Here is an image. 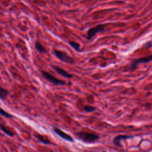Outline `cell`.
I'll return each mask as SVG.
<instances>
[{
  "mask_svg": "<svg viewBox=\"0 0 152 152\" xmlns=\"http://www.w3.org/2000/svg\"><path fill=\"white\" fill-rule=\"evenodd\" d=\"M76 136L81 141L87 143H95L99 139V136L98 134L84 131H81L76 133Z\"/></svg>",
  "mask_w": 152,
  "mask_h": 152,
  "instance_id": "1",
  "label": "cell"
},
{
  "mask_svg": "<svg viewBox=\"0 0 152 152\" xmlns=\"http://www.w3.org/2000/svg\"><path fill=\"white\" fill-rule=\"evenodd\" d=\"M42 75L43 77L48 81L51 83L55 85H60V86H63L65 84V81L59 80L58 79L56 78L53 75H52L50 73L45 71H41Z\"/></svg>",
  "mask_w": 152,
  "mask_h": 152,
  "instance_id": "2",
  "label": "cell"
},
{
  "mask_svg": "<svg viewBox=\"0 0 152 152\" xmlns=\"http://www.w3.org/2000/svg\"><path fill=\"white\" fill-rule=\"evenodd\" d=\"M55 55L61 61L67 64H73L74 63V60L70 57L69 55H67L66 53L60 51L59 50L55 49L54 50Z\"/></svg>",
  "mask_w": 152,
  "mask_h": 152,
  "instance_id": "3",
  "label": "cell"
},
{
  "mask_svg": "<svg viewBox=\"0 0 152 152\" xmlns=\"http://www.w3.org/2000/svg\"><path fill=\"white\" fill-rule=\"evenodd\" d=\"M152 61V54L150 55L149 56L144 57V58H141L139 59H137V60H134L132 61L131 64V71H134L136 69L137 67L139 64L141 63H147Z\"/></svg>",
  "mask_w": 152,
  "mask_h": 152,
  "instance_id": "4",
  "label": "cell"
},
{
  "mask_svg": "<svg viewBox=\"0 0 152 152\" xmlns=\"http://www.w3.org/2000/svg\"><path fill=\"white\" fill-rule=\"evenodd\" d=\"M105 26L104 24H99L95 28H92L90 29L87 33V39H90L93 37L97 33L102 32L105 30Z\"/></svg>",
  "mask_w": 152,
  "mask_h": 152,
  "instance_id": "5",
  "label": "cell"
},
{
  "mask_svg": "<svg viewBox=\"0 0 152 152\" xmlns=\"http://www.w3.org/2000/svg\"><path fill=\"white\" fill-rule=\"evenodd\" d=\"M54 131L55 132L56 134L58 135V136H60L63 139H64L67 141H69V142H73L74 140L71 136H70V135H69V134H67V133L64 132V131H63L60 129H59L58 128H54Z\"/></svg>",
  "mask_w": 152,
  "mask_h": 152,
  "instance_id": "6",
  "label": "cell"
},
{
  "mask_svg": "<svg viewBox=\"0 0 152 152\" xmlns=\"http://www.w3.org/2000/svg\"><path fill=\"white\" fill-rule=\"evenodd\" d=\"M52 68L54 69V70H55L57 73H58L59 74L61 75L62 76H63V77H65V78H67V79H71V78H72V77H73L72 74L69 73L67 72V71H65V70H64V69H61V67H60L53 65V66H52Z\"/></svg>",
  "mask_w": 152,
  "mask_h": 152,
  "instance_id": "7",
  "label": "cell"
},
{
  "mask_svg": "<svg viewBox=\"0 0 152 152\" xmlns=\"http://www.w3.org/2000/svg\"><path fill=\"white\" fill-rule=\"evenodd\" d=\"M132 138L131 136H127V135H120V136H118L114 138L113 140V143L116 146H119L121 147V141L122 140H126Z\"/></svg>",
  "mask_w": 152,
  "mask_h": 152,
  "instance_id": "8",
  "label": "cell"
},
{
  "mask_svg": "<svg viewBox=\"0 0 152 152\" xmlns=\"http://www.w3.org/2000/svg\"><path fill=\"white\" fill-rule=\"evenodd\" d=\"M35 48L36 49V50L39 53L44 54V53H45L46 52V50L45 48L43 45H42V44L38 40L35 42Z\"/></svg>",
  "mask_w": 152,
  "mask_h": 152,
  "instance_id": "9",
  "label": "cell"
},
{
  "mask_svg": "<svg viewBox=\"0 0 152 152\" xmlns=\"http://www.w3.org/2000/svg\"><path fill=\"white\" fill-rule=\"evenodd\" d=\"M0 130H2L4 133H5L8 136H9L10 137H13L14 134L13 133V132L10 130L8 129V128H7L6 126H5L4 125H2V124H0Z\"/></svg>",
  "mask_w": 152,
  "mask_h": 152,
  "instance_id": "10",
  "label": "cell"
},
{
  "mask_svg": "<svg viewBox=\"0 0 152 152\" xmlns=\"http://www.w3.org/2000/svg\"><path fill=\"white\" fill-rule=\"evenodd\" d=\"M36 137L39 140V141H40L41 143H44L45 145H50V141L48 140V139H46L45 137H44V136H41L40 134H36L35 135Z\"/></svg>",
  "mask_w": 152,
  "mask_h": 152,
  "instance_id": "11",
  "label": "cell"
},
{
  "mask_svg": "<svg viewBox=\"0 0 152 152\" xmlns=\"http://www.w3.org/2000/svg\"><path fill=\"white\" fill-rule=\"evenodd\" d=\"M8 95V91L5 89L0 87V99L2 100H5Z\"/></svg>",
  "mask_w": 152,
  "mask_h": 152,
  "instance_id": "12",
  "label": "cell"
},
{
  "mask_svg": "<svg viewBox=\"0 0 152 152\" xmlns=\"http://www.w3.org/2000/svg\"><path fill=\"white\" fill-rule=\"evenodd\" d=\"M0 115L7 118H12L14 117L11 114L6 112L1 108H0Z\"/></svg>",
  "mask_w": 152,
  "mask_h": 152,
  "instance_id": "13",
  "label": "cell"
},
{
  "mask_svg": "<svg viewBox=\"0 0 152 152\" xmlns=\"http://www.w3.org/2000/svg\"><path fill=\"white\" fill-rule=\"evenodd\" d=\"M69 44L75 50H77V51H80V45L78 43H77V42H75L74 41H70L69 42Z\"/></svg>",
  "mask_w": 152,
  "mask_h": 152,
  "instance_id": "14",
  "label": "cell"
},
{
  "mask_svg": "<svg viewBox=\"0 0 152 152\" xmlns=\"http://www.w3.org/2000/svg\"><path fill=\"white\" fill-rule=\"evenodd\" d=\"M84 110L86 112H94V111H96V108L93 107V106L86 105V106H84Z\"/></svg>",
  "mask_w": 152,
  "mask_h": 152,
  "instance_id": "15",
  "label": "cell"
}]
</instances>
